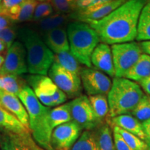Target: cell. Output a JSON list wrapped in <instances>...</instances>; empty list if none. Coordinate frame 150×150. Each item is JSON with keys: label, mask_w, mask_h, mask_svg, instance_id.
<instances>
[{"label": "cell", "mask_w": 150, "mask_h": 150, "mask_svg": "<svg viewBox=\"0 0 150 150\" xmlns=\"http://www.w3.org/2000/svg\"><path fill=\"white\" fill-rule=\"evenodd\" d=\"M82 129L73 120L52 131L50 143L52 150H70L81 134Z\"/></svg>", "instance_id": "12"}, {"label": "cell", "mask_w": 150, "mask_h": 150, "mask_svg": "<svg viewBox=\"0 0 150 150\" xmlns=\"http://www.w3.org/2000/svg\"><path fill=\"white\" fill-rule=\"evenodd\" d=\"M48 75L59 89L72 99L80 96L82 91L80 76L67 70L58 63L54 62L48 71Z\"/></svg>", "instance_id": "8"}, {"label": "cell", "mask_w": 150, "mask_h": 150, "mask_svg": "<svg viewBox=\"0 0 150 150\" xmlns=\"http://www.w3.org/2000/svg\"><path fill=\"white\" fill-rule=\"evenodd\" d=\"M141 88L145 92L146 95L150 96V76L139 82Z\"/></svg>", "instance_id": "38"}, {"label": "cell", "mask_w": 150, "mask_h": 150, "mask_svg": "<svg viewBox=\"0 0 150 150\" xmlns=\"http://www.w3.org/2000/svg\"><path fill=\"white\" fill-rule=\"evenodd\" d=\"M24 1L26 0H7L5 1H1L0 4V15L2 14L5 11L8 10L11 7L22 4Z\"/></svg>", "instance_id": "36"}, {"label": "cell", "mask_w": 150, "mask_h": 150, "mask_svg": "<svg viewBox=\"0 0 150 150\" xmlns=\"http://www.w3.org/2000/svg\"><path fill=\"white\" fill-rule=\"evenodd\" d=\"M18 97L22 101L29 115V128L33 140L45 150H52L50 143L52 130L49 120L51 108L41 104L28 85L21 90Z\"/></svg>", "instance_id": "2"}, {"label": "cell", "mask_w": 150, "mask_h": 150, "mask_svg": "<svg viewBox=\"0 0 150 150\" xmlns=\"http://www.w3.org/2000/svg\"><path fill=\"white\" fill-rule=\"evenodd\" d=\"M99 150H116L110 125L103 123L95 131Z\"/></svg>", "instance_id": "25"}, {"label": "cell", "mask_w": 150, "mask_h": 150, "mask_svg": "<svg viewBox=\"0 0 150 150\" xmlns=\"http://www.w3.org/2000/svg\"><path fill=\"white\" fill-rule=\"evenodd\" d=\"M32 145H33V149H34V150H45L44 149H42V148L39 147V146L37 144L34 142V140H33V142H32Z\"/></svg>", "instance_id": "42"}, {"label": "cell", "mask_w": 150, "mask_h": 150, "mask_svg": "<svg viewBox=\"0 0 150 150\" xmlns=\"http://www.w3.org/2000/svg\"><path fill=\"white\" fill-rule=\"evenodd\" d=\"M25 77L26 81L32 88L35 96L44 106L54 107L66 102L67 95L57 87L49 76L30 74Z\"/></svg>", "instance_id": "6"}, {"label": "cell", "mask_w": 150, "mask_h": 150, "mask_svg": "<svg viewBox=\"0 0 150 150\" xmlns=\"http://www.w3.org/2000/svg\"><path fill=\"white\" fill-rule=\"evenodd\" d=\"M135 118L140 122L150 119V96L144 95L136 108L131 112Z\"/></svg>", "instance_id": "29"}, {"label": "cell", "mask_w": 150, "mask_h": 150, "mask_svg": "<svg viewBox=\"0 0 150 150\" xmlns=\"http://www.w3.org/2000/svg\"><path fill=\"white\" fill-rule=\"evenodd\" d=\"M112 136H113L114 145L116 150H131L121 135L112 128Z\"/></svg>", "instance_id": "35"}, {"label": "cell", "mask_w": 150, "mask_h": 150, "mask_svg": "<svg viewBox=\"0 0 150 150\" xmlns=\"http://www.w3.org/2000/svg\"><path fill=\"white\" fill-rule=\"evenodd\" d=\"M127 1V0H112L95 6L75 10L69 15L70 20L89 24L102 20Z\"/></svg>", "instance_id": "13"}, {"label": "cell", "mask_w": 150, "mask_h": 150, "mask_svg": "<svg viewBox=\"0 0 150 150\" xmlns=\"http://www.w3.org/2000/svg\"><path fill=\"white\" fill-rule=\"evenodd\" d=\"M27 85L26 80L14 74H0V90L18 96L21 90Z\"/></svg>", "instance_id": "23"}, {"label": "cell", "mask_w": 150, "mask_h": 150, "mask_svg": "<svg viewBox=\"0 0 150 150\" xmlns=\"http://www.w3.org/2000/svg\"><path fill=\"white\" fill-rule=\"evenodd\" d=\"M70 20V18L69 14L55 13L40 21L35 22L34 28L38 31V33L39 32L41 35H43L56 28L65 27L67 24H68Z\"/></svg>", "instance_id": "20"}, {"label": "cell", "mask_w": 150, "mask_h": 150, "mask_svg": "<svg viewBox=\"0 0 150 150\" xmlns=\"http://www.w3.org/2000/svg\"><path fill=\"white\" fill-rule=\"evenodd\" d=\"M18 36L27 53L28 72L47 76L54 63V54L46 45L38 33L31 28H20L18 30Z\"/></svg>", "instance_id": "3"}, {"label": "cell", "mask_w": 150, "mask_h": 150, "mask_svg": "<svg viewBox=\"0 0 150 150\" xmlns=\"http://www.w3.org/2000/svg\"><path fill=\"white\" fill-rule=\"evenodd\" d=\"M7 1V0H2V1Z\"/></svg>", "instance_id": "46"}, {"label": "cell", "mask_w": 150, "mask_h": 150, "mask_svg": "<svg viewBox=\"0 0 150 150\" xmlns=\"http://www.w3.org/2000/svg\"><path fill=\"white\" fill-rule=\"evenodd\" d=\"M37 1H48V0H37Z\"/></svg>", "instance_id": "44"}, {"label": "cell", "mask_w": 150, "mask_h": 150, "mask_svg": "<svg viewBox=\"0 0 150 150\" xmlns=\"http://www.w3.org/2000/svg\"><path fill=\"white\" fill-rule=\"evenodd\" d=\"M42 36L46 45L54 54L70 51L67 29L65 27L51 30Z\"/></svg>", "instance_id": "16"}, {"label": "cell", "mask_w": 150, "mask_h": 150, "mask_svg": "<svg viewBox=\"0 0 150 150\" xmlns=\"http://www.w3.org/2000/svg\"><path fill=\"white\" fill-rule=\"evenodd\" d=\"M88 99L97 118L103 124L109 112L107 97L105 95H96L89 96Z\"/></svg>", "instance_id": "27"}, {"label": "cell", "mask_w": 150, "mask_h": 150, "mask_svg": "<svg viewBox=\"0 0 150 150\" xmlns=\"http://www.w3.org/2000/svg\"><path fill=\"white\" fill-rule=\"evenodd\" d=\"M149 0H127L102 20L88 24L107 45L134 42L142 9Z\"/></svg>", "instance_id": "1"}, {"label": "cell", "mask_w": 150, "mask_h": 150, "mask_svg": "<svg viewBox=\"0 0 150 150\" xmlns=\"http://www.w3.org/2000/svg\"><path fill=\"white\" fill-rule=\"evenodd\" d=\"M70 150H99L95 133L83 131Z\"/></svg>", "instance_id": "28"}, {"label": "cell", "mask_w": 150, "mask_h": 150, "mask_svg": "<svg viewBox=\"0 0 150 150\" xmlns=\"http://www.w3.org/2000/svg\"><path fill=\"white\" fill-rule=\"evenodd\" d=\"M13 25V22L6 17L0 15V29Z\"/></svg>", "instance_id": "40"}, {"label": "cell", "mask_w": 150, "mask_h": 150, "mask_svg": "<svg viewBox=\"0 0 150 150\" xmlns=\"http://www.w3.org/2000/svg\"><path fill=\"white\" fill-rule=\"evenodd\" d=\"M38 1L37 0H26L21 4L17 22H24L31 21L33 18L35 6Z\"/></svg>", "instance_id": "30"}, {"label": "cell", "mask_w": 150, "mask_h": 150, "mask_svg": "<svg viewBox=\"0 0 150 150\" xmlns=\"http://www.w3.org/2000/svg\"><path fill=\"white\" fill-rule=\"evenodd\" d=\"M110 1H112V0H76L74 11L95 6L102 4L108 2Z\"/></svg>", "instance_id": "34"}, {"label": "cell", "mask_w": 150, "mask_h": 150, "mask_svg": "<svg viewBox=\"0 0 150 150\" xmlns=\"http://www.w3.org/2000/svg\"><path fill=\"white\" fill-rule=\"evenodd\" d=\"M28 72L27 53L20 41H15L7 50L4 64L0 68V74H14L18 76Z\"/></svg>", "instance_id": "11"}, {"label": "cell", "mask_w": 150, "mask_h": 150, "mask_svg": "<svg viewBox=\"0 0 150 150\" xmlns=\"http://www.w3.org/2000/svg\"><path fill=\"white\" fill-rule=\"evenodd\" d=\"M91 63L97 70L111 77L115 76L111 48L109 45L104 42L99 43L92 54Z\"/></svg>", "instance_id": "14"}, {"label": "cell", "mask_w": 150, "mask_h": 150, "mask_svg": "<svg viewBox=\"0 0 150 150\" xmlns=\"http://www.w3.org/2000/svg\"><path fill=\"white\" fill-rule=\"evenodd\" d=\"M144 134H145V142L150 150V119L142 122Z\"/></svg>", "instance_id": "37"}, {"label": "cell", "mask_w": 150, "mask_h": 150, "mask_svg": "<svg viewBox=\"0 0 150 150\" xmlns=\"http://www.w3.org/2000/svg\"><path fill=\"white\" fill-rule=\"evenodd\" d=\"M142 53L150 56V40L142 41L139 43Z\"/></svg>", "instance_id": "39"}, {"label": "cell", "mask_w": 150, "mask_h": 150, "mask_svg": "<svg viewBox=\"0 0 150 150\" xmlns=\"http://www.w3.org/2000/svg\"><path fill=\"white\" fill-rule=\"evenodd\" d=\"M54 62L58 63L67 70L70 71L72 74L80 76L81 66L80 63L72 55L70 51H66L61 53L54 54Z\"/></svg>", "instance_id": "26"}, {"label": "cell", "mask_w": 150, "mask_h": 150, "mask_svg": "<svg viewBox=\"0 0 150 150\" xmlns=\"http://www.w3.org/2000/svg\"><path fill=\"white\" fill-rule=\"evenodd\" d=\"M0 131L2 134H31L29 129L20 122L13 115L0 104Z\"/></svg>", "instance_id": "18"}, {"label": "cell", "mask_w": 150, "mask_h": 150, "mask_svg": "<svg viewBox=\"0 0 150 150\" xmlns=\"http://www.w3.org/2000/svg\"><path fill=\"white\" fill-rule=\"evenodd\" d=\"M150 76V56L142 54L135 65L128 71L125 78L140 82Z\"/></svg>", "instance_id": "21"}, {"label": "cell", "mask_w": 150, "mask_h": 150, "mask_svg": "<svg viewBox=\"0 0 150 150\" xmlns=\"http://www.w3.org/2000/svg\"><path fill=\"white\" fill-rule=\"evenodd\" d=\"M108 122L112 127H119L123 130L131 133L142 140H145V134L142 122L131 114H124L112 117L108 120Z\"/></svg>", "instance_id": "19"}, {"label": "cell", "mask_w": 150, "mask_h": 150, "mask_svg": "<svg viewBox=\"0 0 150 150\" xmlns=\"http://www.w3.org/2000/svg\"><path fill=\"white\" fill-rule=\"evenodd\" d=\"M136 40L138 41L150 40V0L147 1L140 13Z\"/></svg>", "instance_id": "24"}, {"label": "cell", "mask_w": 150, "mask_h": 150, "mask_svg": "<svg viewBox=\"0 0 150 150\" xmlns=\"http://www.w3.org/2000/svg\"><path fill=\"white\" fill-rule=\"evenodd\" d=\"M54 10L50 0L38 2L31 22H38L54 13Z\"/></svg>", "instance_id": "31"}, {"label": "cell", "mask_w": 150, "mask_h": 150, "mask_svg": "<svg viewBox=\"0 0 150 150\" xmlns=\"http://www.w3.org/2000/svg\"><path fill=\"white\" fill-rule=\"evenodd\" d=\"M6 50H7L6 47L4 43L2 41L0 40V53L5 52Z\"/></svg>", "instance_id": "41"}, {"label": "cell", "mask_w": 150, "mask_h": 150, "mask_svg": "<svg viewBox=\"0 0 150 150\" xmlns=\"http://www.w3.org/2000/svg\"><path fill=\"white\" fill-rule=\"evenodd\" d=\"M145 94L138 83L125 77H115L108 93V120L116 116L131 114Z\"/></svg>", "instance_id": "4"}, {"label": "cell", "mask_w": 150, "mask_h": 150, "mask_svg": "<svg viewBox=\"0 0 150 150\" xmlns=\"http://www.w3.org/2000/svg\"><path fill=\"white\" fill-rule=\"evenodd\" d=\"M0 104L29 128V115L20 98L14 94L0 90Z\"/></svg>", "instance_id": "15"}, {"label": "cell", "mask_w": 150, "mask_h": 150, "mask_svg": "<svg viewBox=\"0 0 150 150\" xmlns=\"http://www.w3.org/2000/svg\"><path fill=\"white\" fill-rule=\"evenodd\" d=\"M4 60H5V58L2 55H1V54H0V68H1V66L3 65L4 62Z\"/></svg>", "instance_id": "43"}, {"label": "cell", "mask_w": 150, "mask_h": 150, "mask_svg": "<svg viewBox=\"0 0 150 150\" xmlns=\"http://www.w3.org/2000/svg\"><path fill=\"white\" fill-rule=\"evenodd\" d=\"M54 12L61 14H70L75 8L76 0H50Z\"/></svg>", "instance_id": "32"}, {"label": "cell", "mask_w": 150, "mask_h": 150, "mask_svg": "<svg viewBox=\"0 0 150 150\" xmlns=\"http://www.w3.org/2000/svg\"><path fill=\"white\" fill-rule=\"evenodd\" d=\"M1 1H2V0H0V4H1Z\"/></svg>", "instance_id": "45"}, {"label": "cell", "mask_w": 150, "mask_h": 150, "mask_svg": "<svg viewBox=\"0 0 150 150\" xmlns=\"http://www.w3.org/2000/svg\"><path fill=\"white\" fill-rule=\"evenodd\" d=\"M31 134H2L0 136V150H34Z\"/></svg>", "instance_id": "17"}, {"label": "cell", "mask_w": 150, "mask_h": 150, "mask_svg": "<svg viewBox=\"0 0 150 150\" xmlns=\"http://www.w3.org/2000/svg\"><path fill=\"white\" fill-rule=\"evenodd\" d=\"M70 51L80 64L93 67L92 54L100 41L96 31L88 24L72 21L67 25Z\"/></svg>", "instance_id": "5"}, {"label": "cell", "mask_w": 150, "mask_h": 150, "mask_svg": "<svg viewBox=\"0 0 150 150\" xmlns=\"http://www.w3.org/2000/svg\"><path fill=\"white\" fill-rule=\"evenodd\" d=\"M17 36L18 31L13 24L0 29V40L4 43L7 50L15 42V39Z\"/></svg>", "instance_id": "33"}, {"label": "cell", "mask_w": 150, "mask_h": 150, "mask_svg": "<svg viewBox=\"0 0 150 150\" xmlns=\"http://www.w3.org/2000/svg\"><path fill=\"white\" fill-rule=\"evenodd\" d=\"M49 120L52 131L63 124L72 121L70 102L59 105L50 110Z\"/></svg>", "instance_id": "22"}, {"label": "cell", "mask_w": 150, "mask_h": 150, "mask_svg": "<svg viewBox=\"0 0 150 150\" xmlns=\"http://www.w3.org/2000/svg\"><path fill=\"white\" fill-rule=\"evenodd\" d=\"M72 120L82 130L93 131L102 125L92 108L88 97L81 95L70 102Z\"/></svg>", "instance_id": "9"}, {"label": "cell", "mask_w": 150, "mask_h": 150, "mask_svg": "<svg viewBox=\"0 0 150 150\" xmlns=\"http://www.w3.org/2000/svg\"><path fill=\"white\" fill-rule=\"evenodd\" d=\"M115 77H125L142 54L139 43H120L111 45Z\"/></svg>", "instance_id": "7"}, {"label": "cell", "mask_w": 150, "mask_h": 150, "mask_svg": "<svg viewBox=\"0 0 150 150\" xmlns=\"http://www.w3.org/2000/svg\"><path fill=\"white\" fill-rule=\"evenodd\" d=\"M82 87L89 95H108L112 81L105 73L96 68L82 67L80 73Z\"/></svg>", "instance_id": "10"}]
</instances>
